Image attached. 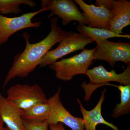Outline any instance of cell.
<instances>
[{"label": "cell", "instance_id": "6da1fadb", "mask_svg": "<svg viewBox=\"0 0 130 130\" xmlns=\"http://www.w3.org/2000/svg\"><path fill=\"white\" fill-rule=\"evenodd\" d=\"M58 17L50 18L51 31L41 41L34 44L30 43V35L24 32L23 36L26 46L22 53L14 56L13 63L4 80V88L12 79L16 77H28L33 72L47 53L55 44L60 42L68 34L58 25Z\"/></svg>", "mask_w": 130, "mask_h": 130}, {"label": "cell", "instance_id": "7a4b0ae2", "mask_svg": "<svg viewBox=\"0 0 130 130\" xmlns=\"http://www.w3.org/2000/svg\"><path fill=\"white\" fill-rule=\"evenodd\" d=\"M96 50V47L91 49H84L78 54L62 59L49 65V68L55 72V76L58 79L70 81L76 75L85 74L93 63Z\"/></svg>", "mask_w": 130, "mask_h": 130}, {"label": "cell", "instance_id": "3957f363", "mask_svg": "<svg viewBox=\"0 0 130 130\" xmlns=\"http://www.w3.org/2000/svg\"><path fill=\"white\" fill-rule=\"evenodd\" d=\"M85 74L89 77L90 82H83L81 86L85 93V101H89L92 93L101 86L108 85L115 87V85L109 83L110 81H115L122 85H130V64L121 73H117L114 70L107 71L102 65L88 70Z\"/></svg>", "mask_w": 130, "mask_h": 130}, {"label": "cell", "instance_id": "277c9868", "mask_svg": "<svg viewBox=\"0 0 130 130\" xmlns=\"http://www.w3.org/2000/svg\"><path fill=\"white\" fill-rule=\"evenodd\" d=\"M93 42L92 39L83 34L69 31L56 48L47 53L39 66L44 67L49 66L67 55L81 50H84L86 46Z\"/></svg>", "mask_w": 130, "mask_h": 130}, {"label": "cell", "instance_id": "5b68a950", "mask_svg": "<svg viewBox=\"0 0 130 130\" xmlns=\"http://www.w3.org/2000/svg\"><path fill=\"white\" fill-rule=\"evenodd\" d=\"M7 93V99L23 110L48 101L42 89L37 84H16L10 87Z\"/></svg>", "mask_w": 130, "mask_h": 130}, {"label": "cell", "instance_id": "8992f818", "mask_svg": "<svg viewBox=\"0 0 130 130\" xmlns=\"http://www.w3.org/2000/svg\"><path fill=\"white\" fill-rule=\"evenodd\" d=\"M94 60L105 61L111 66H115L116 62L121 61L130 64V43L111 42L98 40Z\"/></svg>", "mask_w": 130, "mask_h": 130}, {"label": "cell", "instance_id": "52a82bcc", "mask_svg": "<svg viewBox=\"0 0 130 130\" xmlns=\"http://www.w3.org/2000/svg\"><path fill=\"white\" fill-rule=\"evenodd\" d=\"M45 11L46 8H43L37 11L26 13L14 18H8L0 14V46L17 31L26 28H39L41 22L33 23L31 20L38 14Z\"/></svg>", "mask_w": 130, "mask_h": 130}, {"label": "cell", "instance_id": "ba28073f", "mask_svg": "<svg viewBox=\"0 0 130 130\" xmlns=\"http://www.w3.org/2000/svg\"><path fill=\"white\" fill-rule=\"evenodd\" d=\"M41 6L42 8H46V11H50V13L48 16V18L56 15L62 19L63 26L67 25L73 21L86 25L83 15L74 1L42 0Z\"/></svg>", "mask_w": 130, "mask_h": 130}, {"label": "cell", "instance_id": "9c48e42d", "mask_svg": "<svg viewBox=\"0 0 130 130\" xmlns=\"http://www.w3.org/2000/svg\"><path fill=\"white\" fill-rule=\"evenodd\" d=\"M61 90V88L59 86L55 94L48 99L50 107L48 123L49 125L61 123L71 130H85L83 118L74 117L63 106L60 98Z\"/></svg>", "mask_w": 130, "mask_h": 130}, {"label": "cell", "instance_id": "30bf717a", "mask_svg": "<svg viewBox=\"0 0 130 130\" xmlns=\"http://www.w3.org/2000/svg\"><path fill=\"white\" fill-rule=\"evenodd\" d=\"M96 6L102 5L109 9L112 18L109 30L124 34L123 29L130 24V2L127 0H96Z\"/></svg>", "mask_w": 130, "mask_h": 130}, {"label": "cell", "instance_id": "8fae6325", "mask_svg": "<svg viewBox=\"0 0 130 130\" xmlns=\"http://www.w3.org/2000/svg\"><path fill=\"white\" fill-rule=\"evenodd\" d=\"M74 1L83 10L86 25L109 30L112 15L109 9L102 5H89L83 0Z\"/></svg>", "mask_w": 130, "mask_h": 130}, {"label": "cell", "instance_id": "7c38bea8", "mask_svg": "<svg viewBox=\"0 0 130 130\" xmlns=\"http://www.w3.org/2000/svg\"><path fill=\"white\" fill-rule=\"evenodd\" d=\"M23 110L0 94V117L10 130H25L22 116Z\"/></svg>", "mask_w": 130, "mask_h": 130}, {"label": "cell", "instance_id": "4fadbf2b", "mask_svg": "<svg viewBox=\"0 0 130 130\" xmlns=\"http://www.w3.org/2000/svg\"><path fill=\"white\" fill-rule=\"evenodd\" d=\"M106 90V89L105 88L102 91L101 95L99 102L95 107L90 111L86 110L80 100L77 98V102L83 116L85 130H96V126L99 124L106 125L113 130H119L118 126L106 121L102 115V106L105 99Z\"/></svg>", "mask_w": 130, "mask_h": 130}, {"label": "cell", "instance_id": "5bb4252c", "mask_svg": "<svg viewBox=\"0 0 130 130\" xmlns=\"http://www.w3.org/2000/svg\"><path fill=\"white\" fill-rule=\"evenodd\" d=\"M76 29L79 33L88 37L94 41L98 40H107L108 38L114 37H121L130 39V35H118L108 30L89 27L83 24H79L77 26Z\"/></svg>", "mask_w": 130, "mask_h": 130}, {"label": "cell", "instance_id": "9a60e30c", "mask_svg": "<svg viewBox=\"0 0 130 130\" xmlns=\"http://www.w3.org/2000/svg\"><path fill=\"white\" fill-rule=\"evenodd\" d=\"M50 112V105L48 101L37 104L28 109L23 110L22 118L32 121H47Z\"/></svg>", "mask_w": 130, "mask_h": 130}, {"label": "cell", "instance_id": "2e32d148", "mask_svg": "<svg viewBox=\"0 0 130 130\" xmlns=\"http://www.w3.org/2000/svg\"><path fill=\"white\" fill-rule=\"evenodd\" d=\"M120 92V102L114 108L111 116L117 118L130 112V85H115Z\"/></svg>", "mask_w": 130, "mask_h": 130}, {"label": "cell", "instance_id": "e0dca14e", "mask_svg": "<svg viewBox=\"0 0 130 130\" xmlns=\"http://www.w3.org/2000/svg\"><path fill=\"white\" fill-rule=\"evenodd\" d=\"M22 5L31 8L37 6L32 0H0V14H18L22 12L20 6Z\"/></svg>", "mask_w": 130, "mask_h": 130}, {"label": "cell", "instance_id": "ac0fdd59", "mask_svg": "<svg viewBox=\"0 0 130 130\" xmlns=\"http://www.w3.org/2000/svg\"><path fill=\"white\" fill-rule=\"evenodd\" d=\"M25 130H48L49 124L47 121H35L23 119Z\"/></svg>", "mask_w": 130, "mask_h": 130}, {"label": "cell", "instance_id": "d6986e66", "mask_svg": "<svg viewBox=\"0 0 130 130\" xmlns=\"http://www.w3.org/2000/svg\"><path fill=\"white\" fill-rule=\"evenodd\" d=\"M49 127L50 130H66L64 126V124L61 123H58L55 124L50 125Z\"/></svg>", "mask_w": 130, "mask_h": 130}, {"label": "cell", "instance_id": "ffe728a7", "mask_svg": "<svg viewBox=\"0 0 130 130\" xmlns=\"http://www.w3.org/2000/svg\"><path fill=\"white\" fill-rule=\"evenodd\" d=\"M3 124H4V123L0 117V130H5V127L3 126Z\"/></svg>", "mask_w": 130, "mask_h": 130}, {"label": "cell", "instance_id": "44dd1931", "mask_svg": "<svg viewBox=\"0 0 130 130\" xmlns=\"http://www.w3.org/2000/svg\"><path fill=\"white\" fill-rule=\"evenodd\" d=\"M5 130H10L9 129H8V128H7V127H5Z\"/></svg>", "mask_w": 130, "mask_h": 130}]
</instances>
